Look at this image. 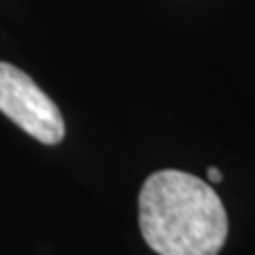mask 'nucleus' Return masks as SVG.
<instances>
[{
	"instance_id": "f257e3e1",
	"label": "nucleus",
	"mask_w": 255,
	"mask_h": 255,
	"mask_svg": "<svg viewBox=\"0 0 255 255\" xmlns=\"http://www.w3.org/2000/svg\"><path fill=\"white\" fill-rule=\"evenodd\" d=\"M138 226L157 255H217L228 215L209 183L181 170L149 174L138 194Z\"/></svg>"
},
{
	"instance_id": "f03ea898",
	"label": "nucleus",
	"mask_w": 255,
	"mask_h": 255,
	"mask_svg": "<svg viewBox=\"0 0 255 255\" xmlns=\"http://www.w3.org/2000/svg\"><path fill=\"white\" fill-rule=\"evenodd\" d=\"M0 111L45 145H58L66 132L55 102L30 75L6 62H0Z\"/></svg>"
},
{
	"instance_id": "7ed1b4c3",
	"label": "nucleus",
	"mask_w": 255,
	"mask_h": 255,
	"mask_svg": "<svg viewBox=\"0 0 255 255\" xmlns=\"http://www.w3.org/2000/svg\"><path fill=\"white\" fill-rule=\"evenodd\" d=\"M206 174H209V181H211V183H221V179H223V177H221V170L215 168V166L206 170Z\"/></svg>"
}]
</instances>
